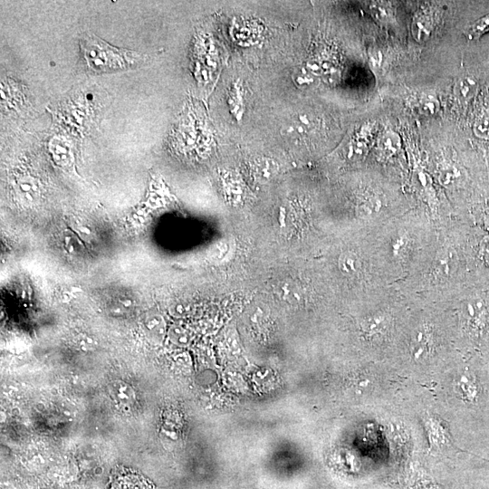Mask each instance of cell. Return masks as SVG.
<instances>
[{
  "mask_svg": "<svg viewBox=\"0 0 489 489\" xmlns=\"http://www.w3.org/2000/svg\"><path fill=\"white\" fill-rule=\"evenodd\" d=\"M80 43L83 59L95 72L127 70L141 61L139 53L110 46L92 34L84 35Z\"/></svg>",
  "mask_w": 489,
  "mask_h": 489,
  "instance_id": "1",
  "label": "cell"
},
{
  "mask_svg": "<svg viewBox=\"0 0 489 489\" xmlns=\"http://www.w3.org/2000/svg\"><path fill=\"white\" fill-rule=\"evenodd\" d=\"M464 316L469 331L478 335L487 325L488 307L485 300L476 297L468 301L464 310Z\"/></svg>",
  "mask_w": 489,
  "mask_h": 489,
  "instance_id": "2",
  "label": "cell"
},
{
  "mask_svg": "<svg viewBox=\"0 0 489 489\" xmlns=\"http://www.w3.org/2000/svg\"><path fill=\"white\" fill-rule=\"evenodd\" d=\"M454 388L456 396L465 404H475L480 395V387L475 374L464 372L455 380Z\"/></svg>",
  "mask_w": 489,
  "mask_h": 489,
  "instance_id": "3",
  "label": "cell"
},
{
  "mask_svg": "<svg viewBox=\"0 0 489 489\" xmlns=\"http://www.w3.org/2000/svg\"><path fill=\"white\" fill-rule=\"evenodd\" d=\"M433 343L432 333L427 327H421L415 331L411 344V352L416 360L427 356Z\"/></svg>",
  "mask_w": 489,
  "mask_h": 489,
  "instance_id": "4",
  "label": "cell"
},
{
  "mask_svg": "<svg viewBox=\"0 0 489 489\" xmlns=\"http://www.w3.org/2000/svg\"><path fill=\"white\" fill-rule=\"evenodd\" d=\"M432 20L425 12H418L411 23V34L417 43L427 41L432 32Z\"/></svg>",
  "mask_w": 489,
  "mask_h": 489,
  "instance_id": "5",
  "label": "cell"
},
{
  "mask_svg": "<svg viewBox=\"0 0 489 489\" xmlns=\"http://www.w3.org/2000/svg\"><path fill=\"white\" fill-rule=\"evenodd\" d=\"M109 391L113 400L120 406L127 407L134 403V391L132 388L124 381L117 380L111 382Z\"/></svg>",
  "mask_w": 489,
  "mask_h": 489,
  "instance_id": "6",
  "label": "cell"
},
{
  "mask_svg": "<svg viewBox=\"0 0 489 489\" xmlns=\"http://www.w3.org/2000/svg\"><path fill=\"white\" fill-rule=\"evenodd\" d=\"M143 327L148 337L156 342L160 341L164 337L165 321L158 313H149L143 321Z\"/></svg>",
  "mask_w": 489,
  "mask_h": 489,
  "instance_id": "7",
  "label": "cell"
},
{
  "mask_svg": "<svg viewBox=\"0 0 489 489\" xmlns=\"http://www.w3.org/2000/svg\"><path fill=\"white\" fill-rule=\"evenodd\" d=\"M254 172L261 182H267L277 172L276 163L268 158H258L254 161Z\"/></svg>",
  "mask_w": 489,
  "mask_h": 489,
  "instance_id": "8",
  "label": "cell"
},
{
  "mask_svg": "<svg viewBox=\"0 0 489 489\" xmlns=\"http://www.w3.org/2000/svg\"><path fill=\"white\" fill-rule=\"evenodd\" d=\"M401 146V139L398 133L388 130L385 131L378 141V148L384 155L390 156L397 153Z\"/></svg>",
  "mask_w": 489,
  "mask_h": 489,
  "instance_id": "9",
  "label": "cell"
},
{
  "mask_svg": "<svg viewBox=\"0 0 489 489\" xmlns=\"http://www.w3.org/2000/svg\"><path fill=\"white\" fill-rule=\"evenodd\" d=\"M388 326V319L383 314H374L366 318L362 323V331L368 336H377L383 333Z\"/></svg>",
  "mask_w": 489,
  "mask_h": 489,
  "instance_id": "10",
  "label": "cell"
},
{
  "mask_svg": "<svg viewBox=\"0 0 489 489\" xmlns=\"http://www.w3.org/2000/svg\"><path fill=\"white\" fill-rule=\"evenodd\" d=\"M338 267L344 275L352 276L360 268V258L352 252H344L339 256Z\"/></svg>",
  "mask_w": 489,
  "mask_h": 489,
  "instance_id": "11",
  "label": "cell"
},
{
  "mask_svg": "<svg viewBox=\"0 0 489 489\" xmlns=\"http://www.w3.org/2000/svg\"><path fill=\"white\" fill-rule=\"evenodd\" d=\"M279 295L291 303L299 302L302 299V292L296 283L284 282L279 286Z\"/></svg>",
  "mask_w": 489,
  "mask_h": 489,
  "instance_id": "12",
  "label": "cell"
},
{
  "mask_svg": "<svg viewBox=\"0 0 489 489\" xmlns=\"http://www.w3.org/2000/svg\"><path fill=\"white\" fill-rule=\"evenodd\" d=\"M440 108L438 100L433 95H424L418 100L419 111L426 116L436 114Z\"/></svg>",
  "mask_w": 489,
  "mask_h": 489,
  "instance_id": "13",
  "label": "cell"
},
{
  "mask_svg": "<svg viewBox=\"0 0 489 489\" xmlns=\"http://www.w3.org/2000/svg\"><path fill=\"white\" fill-rule=\"evenodd\" d=\"M476 90V82L470 77L462 78L456 85L455 91L461 99H469Z\"/></svg>",
  "mask_w": 489,
  "mask_h": 489,
  "instance_id": "14",
  "label": "cell"
},
{
  "mask_svg": "<svg viewBox=\"0 0 489 489\" xmlns=\"http://www.w3.org/2000/svg\"><path fill=\"white\" fill-rule=\"evenodd\" d=\"M489 32V14L476 20L467 30L470 39L478 38L482 34Z\"/></svg>",
  "mask_w": 489,
  "mask_h": 489,
  "instance_id": "15",
  "label": "cell"
},
{
  "mask_svg": "<svg viewBox=\"0 0 489 489\" xmlns=\"http://www.w3.org/2000/svg\"><path fill=\"white\" fill-rule=\"evenodd\" d=\"M474 133L476 137L489 139V116L478 119L474 124Z\"/></svg>",
  "mask_w": 489,
  "mask_h": 489,
  "instance_id": "16",
  "label": "cell"
},
{
  "mask_svg": "<svg viewBox=\"0 0 489 489\" xmlns=\"http://www.w3.org/2000/svg\"><path fill=\"white\" fill-rule=\"evenodd\" d=\"M478 257L489 267V235H484L479 242Z\"/></svg>",
  "mask_w": 489,
  "mask_h": 489,
  "instance_id": "17",
  "label": "cell"
},
{
  "mask_svg": "<svg viewBox=\"0 0 489 489\" xmlns=\"http://www.w3.org/2000/svg\"><path fill=\"white\" fill-rule=\"evenodd\" d=\"M170 340L178 345H185L188 341V337L186 331L180 327H174L169 331Z\"/></svg>",
  "mask_w": 489,
  "mask_h": 489,
  "instance_id": "18",
  "label": "cell"
},
{
  "mask_svg": "<svg viewBox=\"0 0 489 489\" xmlns=\"http://www.w3.org/2000/svg\"><path fill=\"white\" fill-rule=\"evenodd\" d=\"M485 227L489 230V215L484 218Z\"/></svg>",
  "mask_w": 489,
  "mask_h": 489,
  "instance_id": "19",
  "label": "cell"
}]
</instances>
